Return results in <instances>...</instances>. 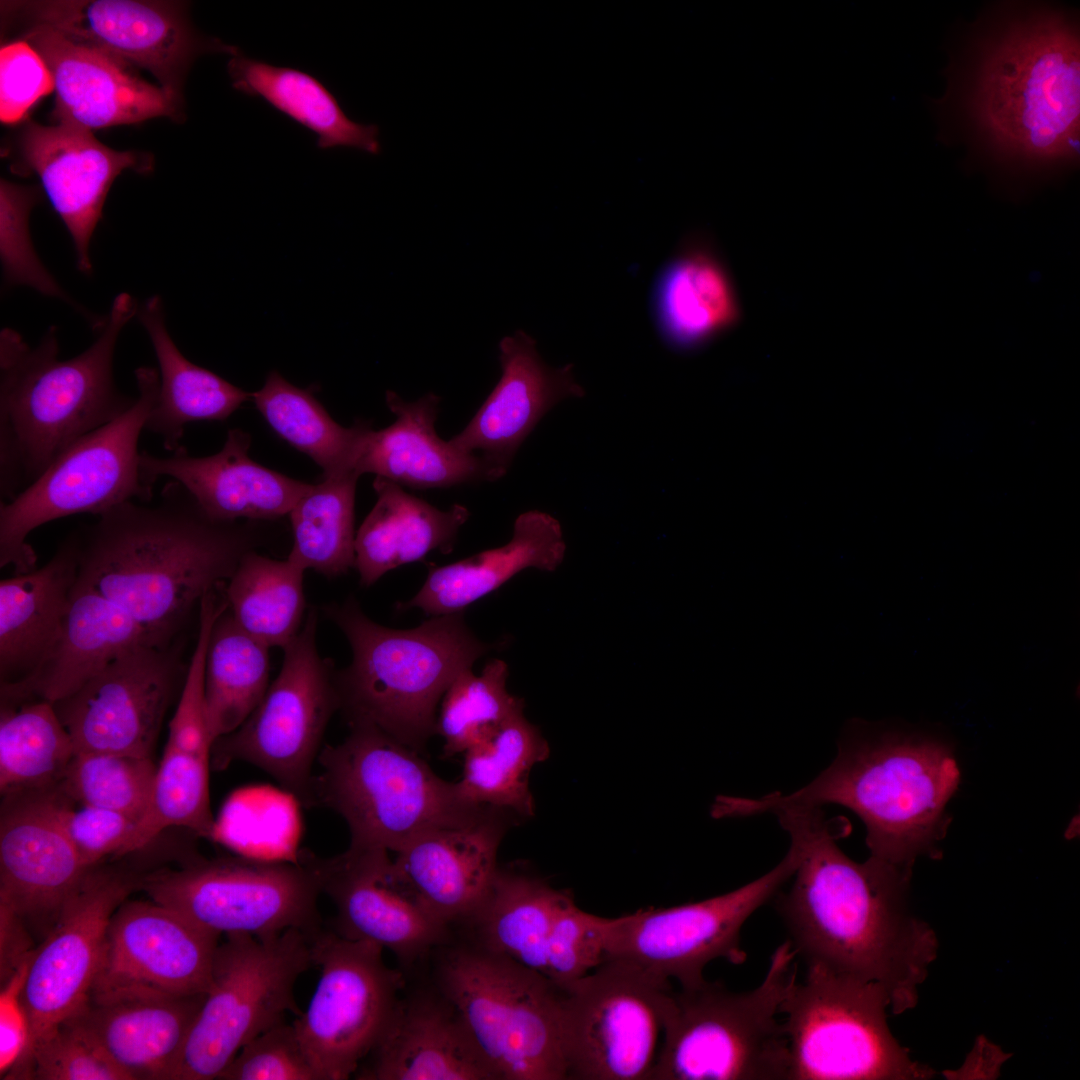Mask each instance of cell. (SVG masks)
<instances>
[{"mask_svg": "<svg viewBox=\"0 0 1080 1080\" xmlns=\"http://www.w3.org/2000/svg\"><path fill=\"white\" fill-rule=\"evenodd\" d=\"M772 813L797 856L791 886L774 897L796 954L807 966L880 984L895 1015L914 1008L938 939L909 908L912 871L849 858L837 844L842 827L821 807Z\"/></svg>", "mask_w": 1080, "mask_h": 1080, "instance_id": "1", "label": "cell"}, {"mask_svg": "<svg viewBox=\"0 0 1080 1080\" xmlns=\"http://www.w3.org/2000/svg\"><path fill=\"white\" fill-rule=\"evenodd\" d=\"M73 532L78 586L121 607L168 647L202 598L254 550L248 524L210 519L176 481L160 501H127Z\"/></svg>", "mask_w": 1080, "mask_h": 1080, "instance_id": "2", "label": "cell"}, {"mask_svg": "<svg viewBox=\"0 0 1080 1080\" xmlns=\"http://www.w3.org/2000/svg\"><path fill=\"white\" fill-rule=\"evenodd\" d=\"M138 305L120 293L79 355L58 359L51 327L35 348L11 329L0 337V494L12 500L65 449L124 414L135 402L113 378L120 332Z\"/></svg>", "mask_w": 1080, "mask_h": 1080, "instance_id": "3", "label": "cell"}, {"mask_svg": "<svg viewBox=\"0 0 1080 1080\" xmlns=\"http://www.w3.org/2000/svg\"><path fill=\"white\" fill-rule=\"evenodd\" d=\"M959 780L946 745L887 732L844 744L824 772L793 793L727 796L723 811L749 817L780 807L841 805L864 822L870 857L912 871L918 856H940L936 845L949 824L945 807Z\"/></svg>", "mask_w": 1080, "mask_h": 1080, "instance_id": "4", "label": "cell"}, {"mask_svg": "<svg viewBox=\"0 0 1080 1080\" xmlns=\"http://www.w3.org/2000/svg\"><path fill=\"white\" fill-rule=\"evenodd\" d=\"M969 102L981 131L1002 153L1036 162L1077 156L1076 29L1048 12L1005 23L982 47Z\"/></svg>", "mask_w": 1080, "mask_h": 1080, "instance_id": "5", "label": "cell"}, {"mask_svg": "<svg viewBox=\"0 0 1080 1080\" xmlns=\"http://www.w3.org/2000/svg\"><path fill=\"white\" fill-rule=\"evenodd\" d=\"M324 614L352 651L351 664L335 674L349 724H372L416 751L435 733L438 704L452 681L494 647L473 634L463 612L407 630L372 621L353 598L324 607Z\"/></svg>", "mask_w": 1080, "mask_h": 1080, "instance_id": "6", "label": "cell"}, {"mask_svg": "<svg viewBox=\"0 0 1080 1080\" xmlns=\"http://www.w3.org/2000/svg\"><path fill=\"white\" fill-rule=\"evenodd\" d=\"M417 752L372 724L350 723L341 743L319 753L311 807L344 819L349 846L394 853L421 834L483 813L488 806L468 802L457 782L437 776Z\"/></svg>", "mask_w": 1080, "mask_h": 1080, "instance_id": "7", "label": "cell"}, {"mask_svg": "<svg viewBox=\"0 0 1080 1080\" xmlns=\"http://www.w3.org/2000/svg\"><path fill=\"white\" fill-rule=\"evenodd\" d=\"M796 956L787 939L749 991L707 980L671 989L650 1080H788V1040L777 1015L797 977Z\"/></svg>", "mask_w": 1080, "mask_h": 1080, "instance_id": "8", "label": "cell"}, {"mask_svg": "<svg viewBox=\"0 0 1080 1080\" xmlns=\"http://www.w3.org/2000/svg\"><path fill=\"white\" fill-rule=\"evenodd\" d=\"M436 988L498 1080H566L560 990L545 975L476 945L439 960Z\"/></svg>", "mask_w": 1080, "mask_h": 1080, "instance_id": "9", "label": "cell"}, {"mask_svg": "<svg viewBox=\"0 0 1080 1080\" xmlns=\"http://www.w3.org/2000/svg\"><path fill=\"white\" fill-rule=\"evenodd\" d=\"M134 375L138 396L124 414L74 442L12 500L1 502V568L12 566L16 574L34 569L37 556L27 538L43 524L152 499L154 485L142 472L138 442L158 396L159 372L142 366Z\"/></svg>", "mask_w": 1080, "mask_h": 1080, "instance_id": "10", "label": "cell"}, {"mask_svg": "<svg viewBox=\"0 0 1080 1080\" xmlns=\"http://www.w3.org/2000/svg\"><path fill=\"white\" fill-rule=\"evenodd\" d=\"M890 1000L876 982L808 965L780 1006L788 1080H926L935 1071L911 1058L887 1023Z\"/></svg>", "mask_w": 1080, "mask_h": 1080, "instance_id": "11", "label": "cell"}, {"mask_svg": "<svg viewBox=\"0 0 1080 1080\" xmlns=\"http://www.w3.org/2000/svg\"><path fill=\"white\" fill-rule=\"evenodd\" d=\"M313 964L311 938L298 929L225 936L172 1080L218 1079L245 1044L298 1016L295 986Z\"/></svg>", "mask_w": 1080, "mask_h": 1080, "instance_id": "12", "label": "cell"}, {"mask_svg": "<svg viewBox=\"0 0 1080 1080\" xmlns=\"http://www.w3.org/2000/svg\"><path fill=\"white\" fill-rule=\"evenodd\" d=\"M140 890L221 937L265 939L290 929L322 930L318 878L301 858L288 861L194 856L141 876Z\"/></svg>", "mask_w": 1080, "mask_h": 1080, "instance_id": "13", "label": "cell"}, {"mask_svg": "<svg viewBox=\"0 0 1080 1080\" xmlns=\"http://www.w3.org/2000/svg\"><path fill=\"white\" fill-rule=\"evenodd\" d=\"M316 633L312 609L283 648L280 672L258 706L237 729L215 740L211 752L216 769L235 761L251 764L306 807L326 727L340 709L336 673L320 656Z\"/></svg>", "mask_w": 1080, "mask_h": 1080, "instance_id": "14", "label": "cell"}, {"mask_svg": "<svg viewBox=\"0 0 1080 1080\" xmlns=\"http://www.w3.org/2000/svg\"><path fill=\"white\" fill-rule=\"evenodd\" d=\"M671 989L617 959L559 988L567 1079L650 1080Z\"/></svg>", "mask_w": 1080, "mask_h": 1080, "instance_id": "15", "label": "cell"}, {"mask_svg": "<svg viewBox=\"0 0 1080 1080\" xmlns=\"http://www.w3.org/2000/svg\"><path fill=\"white\" fill-rule=\"evenodd\" d=\"M310 938L320 977L293 1025L319 1080H346L385 1035L405 978L376 944L323 929Z\"/></svg>", "mask_w": 1080, "mask_h": 1080, "instance_id": "16", "label": "cell"}, {"mask_svg": "<svg viewBox=\"0 0 1080 1080\" xmlns=\"http://www.w3.org/2000/svg\"><path fill=\"white\" fill-rule=\"evenodd\" d=\"M796 864V853L789 848L773 869L733 891L611 918L604 960L631 963L662 980H676L680 987L706 980L704 968L715 959L743 964L747 958L740 939L743 925L783 889Z\"/></svg>", "mask_w": 1080, "mask_h": 1080, "instance_id": "17", "label": "cell"}, {"mask_svg": "<svg viewBox=\"0 0 1080 1080\" xmlns=\"http://www.w3.org/2000/svg\"><path fill=\"white\" fill-rule=\"evenodd\" d=\"M1 7L150 72L161 87L180 97L200 55L232 56L239 51L200 35L191 25L187 3L179 1L42 0L2 2Z\"/></svg>", "mask_w": 1080, "mask_h": 1080, "instance_id": "18", "label": "cell"}, {"mask_svg": "<svg viewBox=\"0 0 1080 1080\" xmlns=\"http://www.w3.org/2000/svg\"><path fill=\"white\" fill-rule=\"evenodd\" d=\"M141 876L118 867H91L57 924L36 947L23 989L31 1031L28 1051L89 1000L111 918L140 888Z\"/></svg>", "mask_w": 1080, "mask_h": 1080, "instance_id": "19", "label": "cell"}, {"mask_svg": "<svg viewBox=\"0 0 1080 1080\" xmlns=\"http://www.w3.org/2000/svg\"><path fill=\"white\" fill-rule=\"evenodd\" d=\"M181 673L178 650L141 645L53 703L75 753L150 756Z\"/></svg>", "mask_w": 1080, "mask_h": 1080, "instance_id": "20", "label": "cell"}, {"mask_svg": "<svg viewBox=\"0 0 1080 1080\" xmlns=\"http://www.w3.org/2000/svg\"><path fill=\"white\" fill-rule=\"evenodd\" d=\"M220 936L150 901H125L113 914L89 999L204 994Z\"/></svg>", "mask_w": 1080, "mask_h": 1080, "instance_id": "21", "label": "cell"}, {"mask_svg": "<svg viewBox=\"0 0 1080 1080\" xmlns=\"http://www.w3.org/2000/svg\"><path fill=\"white\" fill-rule=\"evenodd\" d=\"M300 858L315 872L322 894L332 901L335 932L390 951L410 967L443 945L445 925L420 903L396 873L389 852L348 846L343 853L320 858L302 851Z\"/></svg>", "mask_w": 1080, "mask_h": 1080, "instance_id": "22", "label": "cell"}, {"mask_svg": "<svg viewBox=\"0 0 1080 1080\" xmlns=\"http://www.w3.org/2000/svg\"><path fill=\"white\" fill-rule=\"evenodd\" d=\"M56 787L2 795L0 906L43 939L91 867L56 819Z\"/></svg>", "mask_w": 1080, "mask_h": 1080, "instance_id": "23", "label": "cell"}, {"mask_svg": "<svg viewBox=\"0 0 1080 1080\" xmlns=\"http://www.w3.org/2000/svg\"><path fill=\"white\" fill-rule=\"evenodd\" d=\"M21 39L41 55L52 74L56 123L92 131L183 117L182 97L147 82L136 68L112 56L40 24L27 27Z\"/></svg>", "mask_w": 1080, "mask_h": 1080, "instance_id": "24", "label": "cell"}, {"mask_svg": "<svg viewBox=\"0 0 1080 1080\" xmlns=\"http://www.w3.org/2000/svg\"><path fill=\"white\" fill-rule=\"evenodd\" d=\"M20 147L71 236L78 269L90 273L89 246L112 183L125 169L150 170L149 158L114 150L91 130L62 123L29 122Z\"/></svg>", "mask_w": 1080, "mask_h": 1080, "instance_id": "25", "label": "cell"}, {"mask_svg": "<svg viewBox=\"0 0 1080 1080\" xmlns=\"http://www.w3.org/2000/svg\"><path fill=\"white\" fill-rule=\"evenodd\" d=\"M514 817L487 807L467 824L428 831L395 852L393 867L436 919L447 926L464 921L496 874L498 849Z\"/></svg>", "mask_w": 1080, "mask_h": 1080, "instance_id": "26", "label": "cell"}, {"mask_svg": "<svg viewBox=\"0 0 1080 1080\" xmlns=\"http://www.w3.org/2000/svg\"><path fill=\"white\" fill-rule=\"evenodd\" d=\"M501 377L467 426L449 442L465 453H477L508 471L518 449L556 404L582 398L574 367H551L536 341L523 330L499 342Z\"/></svg>", "mask_w": 1080, "mask_h": 1080, "instance_id": "27", "label": "cell"}, {"mask_svg": "<svg viewBox=\"0 0 1080 1080\" xmlns=\"http://www.w3.org/2000/svg\"><path fill=\"white\" fill-rule=\"evenodd\" d=\"M251 436L230 429L222 449L209 456L184 452L159 457L141 452L140 466L151 484L160 477L178 482L210 519L220 522L272 520L288 515L312 484L266 468L249 455Z\"/></svg>", "mask_w": 1080, "mask_h": 1080, "instance_id": "28", "label": "cell"}, {"mask_svg": "<svg viewBox=\"0 0 1080 1080\" xmlns=\"http://www.w3.org/2000/svg\"><path fill=\"white\" fill-rule=\"evenodd\" d=\"M363 1080H498L455 1007L434 991L401 997Z\"/></svg>", "mask_w": 1080, "mask_h": 1080, "instance_id": "29", "label": "cell"}, {"mask_svg": "<svg viewBox=\"0 0 1080 1080\" xmlns=\"http://www.w3.org/2000/svg\"><path fill=\"white\" fill-rule=\"evenodd\" d=\"M204 996L89 999L63 1023L92 1041L128 1080H172Z\"/></svg>", "mask_w": 1080, "mask_h": 1080, "instance_id": "30", "label": "cell"}, {"mask_svg": "<svg viewBox=\"0 0 1080 1080\" xmlns=\"http://www.w3.org/2000/svg\"><path fill=\"white\" fill-rule=\"evenodd\" d=\"M141 645L163 647L117 604L75 584L54 643L31 674L1 684V703L45 700L53 704Z\"/></svg>", "mask_w": 1080, "mask_h": 1080, "instance_id": "31", "label": "cell"}, {"mask_svg": "<svg viewBox=\"0 0 1080 1080\" xmlns=\"http://www.w3.org/2000/svg\"><path fill=\"white\" fill-rule=\"evenodd\" d=\"M385 400L396 420L366 435L355 469L417 489L446 488L481 480H497L507 472L492 460L465 453L435 430L440 397L429 392L413 402L388 390Z\"/></svg>", "mask_w": 1080, "mask_h": 1080, "instance_id": "32", "label": "cell"}, {"mask_svg": "<svg viewBox=\"0 0 1080 1080\" xmlns=\"http://www.w3.org/2000/svg\"><path fill=\"white\" fill-rule=\"evenodd\" d=\"M565 554L560 522L543 511H526L515 519L505 545L448 565L431 564L421 589L399 608H419L430 616L463 612L525 569L557 570Z\"/></svg>", "mask_w": 1080, "mask_h": 1080, "instance_id": "33", "label": "cell"}, {"mask_svg": "<svg viewBox=\"0 0 1080 1080\" xmlns=\"http://www.w3.org/2000/svg\"><path fill=\"white\" fill-rule=\"evenodd\" d=\"M73 533L42 567L0 582V680L31 674L54 643L77 580Z\"/></svg>", "mask_w": 1080, "mask_h": 1080, "instance_id": "34", "label": "cell"}, {"mask_svg": "<svg viewBox=\"0 0 1080 1080\" xmlns=\"http://www.w3.org/2000/svg\"><path fill=\"white\" fill-rule=\"evenodd\" d=\"M377 501L355 538V567L368 587L401 565L428 553L452 551L461 526L470 516L461 504L440 510L380 476L373 481Z\"/></svg>", "mask_w": 1080, "mask_h": 1080, "instance_id": "35", "label": "cell"}, {"mask_svg": "<svg viewBox=\"0 0 1080 1080\" xmlns=\"http://www.w3.org/2000/svg\"><path fill=\"white\" fill-rule=\"evenodd\" d=\"M159 366L160 386L145 430L159 435L164 448L184 452V426L195 421H222L244 402L248 393L217 374L189 361L166 327L162 300L150 297L137 312Z\"/></svg>", "mask_w": 1080, "mask_h": 1080, "instance_id": "36", "label": "cell"}, {"mask_svg": "<svg viewBox=\"0 0 1080 1080\" xmlns=\"http://www.w3.org/2000/svg\"><path fill=\"white\" fill-rule=\"evenodd\" d=\"M705 244L689 241L657 282V323L666 342L674 348L701 346L735 326L740 318L731 277Z\"/></svg>", "mask_w": 1080, "mask_h": 1080, "instance_id": "37", "label": "cell"}, {"mask_svg": "<svg viewBox=\"0 0 1080 1080\" xmlns=\"http://www.w3.org/2000/svg\"><path fill=\"white\" fill-rule=\"evenodd\" d=\"M573 898L543 878L517 867L498 866L481 902L463 921L474 945L546 976V945L560 909Z\"/></svg>", "mask_w": 1080, "mask_h": 1080, "instance_id": "38", "label": "cell"}, {"mask_svg": "<svg viewBox=\"0 0 1080 1080\" xmlns=\"http://www.w3.org/2000/svg\"><path fill=\"white\" fill-rule=\"evenodd\" d=\"M234 89L259 97L313 132L320 149L338 146L380 153L379 129L353 121L336 97L313 75L253 59L241 51L227 65Z\"/></svg>", "mask_w": 1080, "mask_h": 1080, "instance_id": "39", "label": "cell"}, {"mask_svg": "<svg viewBox=\"0 0 1080 1080\" xmlns=\"http://www.w3.org/2000/svg\"><path fill=\"white\" fill-rule=\"evenodd\" d=\"M550 755L540 730L523 711L504 721L489 737L464 754L461 795L470 803L532 817L535 805L529 788L532 768Z\"/></svg>", "mask_w": 1080, "mask_h": 1080, "instance_id": "40", "label": "cell"}, {"mask_svg": "<svg viewBox=\"0 0 1080 1080\" xmlns=\"http://www.w3.org/2000/svg\"><path fill=\"white\" fill-rule=\"evenodd\" d=\"M252 400L273 431L319 465L323 477L356 471L370 423L341 426L310 390L296 387L277 371L268 374Z\"/></svg>", "mask_w": 1080, "mask_h": 1080, "instance_id": "41", "label": "cell"}, {"mask_svg": "<svg viewBox=\"0 0 1080 1080\" xmlns=\"http://www.w3.org/2000/svg\"><path fill=\"white\" fill-rule=\"evenodd\" d=\"M305 568L291 557L276 560L247 552L228 579L225 600L236 623L268 646L282 649L303 625Z\"/></svg>", "mask_w": 1080, "mask_h": 1080, "instance_id": "42", "label": "cell"}, {"mask_svg": "<svg viewBox=\"0 0 1080 1080\" xmlns=\"http://www.w3.org/2000/svg\"><path fill=\"white\" fill-rule=\"evenodd\" d=\"M269 647L244 631L228 607L214 622L205 664V700L211 736L237 729L269 687Z\"/></svg>", "mask_w": 1080, "mask_h": 1080, "instance_id": "43", "label": "cell"}, {"mask_svg": "<svg viewBox=\"0 0 1080 1080\" xmlns=\"http://www.w3.org/2000/svg\"><path fill=\"white\" fill-rule=\"evenodd\" d=\"M74 755L71 737L52 703H1V795L59 786Z\"/></svg>", "mask_w": 1080, "mask_h": 1080, "instance_id": "44", "label": "cell"}, {"mask_svg": "<svg viewBox=\"0 0 1080 1080\" xmlns=\"http://www.w3.org/2000/svg\"><path fill=\"white\" fill-rule=\"evenodd\" d=\"M359 477L355 470L323 477L289 512L293 545L288 556L305 570L335 577L355 567L354 504Z\"/></svg>", "mask_w": 1080, "mask_h": 1080, "instance_id": "45", "label": "cell"}, {"mask_svg": "<svg viewBox=\"0 0 1080 1080\" xmlns=\"http://www.w3.org/2000/svg\"><path fill=\"white\" fill-rule=\"evenodd\" d=\"M507 678L506 662L493 659L480 675L468 668L452 681L441 699L435 727L444 741L445 758L463 755L523 711L524 701L508 692Z\"/></svg>", "mask_w": 1080, "mask_h": 1080, "instance_id": "46", "label": "cell"}, {"mask_svg": "<svg viewBox=\"0 0 1080 1080\" xmlns=\"http://www.w3.org/2000/svg\"><path fill=\"white\" fill-rule=\"evenodd\" d=\"M211 759L165 746L150 802L137 823L135 851L142 850L170 827L186 828L214 838L216 825L209 799Z\"/></svg>", "mask_w": 1080, "mask_h": 1080, "instance_id": "47", "label": "cell"}, {"mask_svg": "<svg viewBox=\"0 0 1080 1080\" xmlns=\"http://www.w3.org/2000/svg\"><path fill=\"white\" fill-rule=\"evenodd\" d=\"M156 771L150 756L75 753L58 787L80 805L139 821L148 808Z\"/></svg>", "mask_w": 1080, "mask_h": 1080, "instance_id": "48", "label": "cell"}, {"mask_svg": "<svg viewBox=\"0 0 1080 1080\" xmlns=\"http://www.w3.org/2000/svg\"><path fill=\"white\" fill-rule=\"evenodd\" d=\"M37 195L5 179L0 184V257L7 285L32 288L75 306L39 259L31 240L29 214Z\"/></svg>", "mask_w": 1080, "mask_h": 1080, "instance_id": "49", "label": "cell"}, {"mask_svg": "<svg viewBox=\"0 0 1080 1080\" xmlns=\"http://www.w3.org/2000/svg\"><path fill=\"white\" fill-rule=\"evenodd\" d=\"M9 1076L39 1080H128L92 1041L66 1023L35 1041Z\"/></svg>", "mask_w": 1080, "mask_h": 1080, "instance_id": "50", "label": "cell"}, {"mask_svg": "<svg viewBox=\"0 0 1080 1080\" xmlns=\"http://www.w3.org/2000/svg\"><path fill=\"white\" fill-rule=\"evenodd\" d=\"M611 918L582 910L571 898L558 912L546 945V977L564 987L589 974L605 959Z\"/></svg>", "mask_w": 1080, "mask_h": 1080, "instance_id": "51", "label": "cell"}, {"mask_svg": "<svg viewBox=\"0 0 1080 1080\" xmlns=\"http://www.w3.org/2000/svg\"><path fill=\"white\" fill-rule=\"evenodd\" d=\"M57 821L85 864H100L109 856L135 852L138 821L124 814L93 806L73 808V801L57 786L53 793Z\"/></svg>", "mask_w": 1080, "mask_h": 1080, "instance_id": "52", "label": "cell"}, {"mask_svg": "<svg viewBox=\"0 0 1080 1080\" xmlns=\"http://www.w3.org/2000/svg\"><path fill=\"white\" fill-rule=\"evenodd\" d=\"M221 1080H319L292 1024L262 1032L235 1055Z\"/></svg>", "mask_w": 1080, "mask_h": 1080, "instance_id": "53", "label": "cell"}, {"mask_svg": "<svg viewBox=\"0 0 1080 1080\" xmlns=\"http://www.w3.org/2000/svg\"><path fill=\"white\" fill-rule=\"evenodd\" d=\"M54 91L52 74L41 55L25 40L6 43L0 51V118L20 121L43 96Z\"/></svg>", "mask_w": 1080, "mask_h": 1080, "instance_id": "54", "label": "cell"}, {"mask_svg": "<svg viewBox=\"0 0 1080 1080\" xmlns=\"http://www.w3.org/2000/svg\"><path fill=\"white\" fill-rule=\"evenodd\" d=\"M34 954V953H33ZM33 954L1 983L0 992V1074L9 1076L24 1059L31 1040L30 1024L23 1002V989Z\"/></svg>", "mask_w": 1080, "mask_h": 1080, "instance_id": "55", "label": "cell"}, {"mask_svg": "<svg viewBox=\"0 0 1080 1080\" xmlns=\"http://www.w3.org/2000/svg\"><path fill=\"white\" fill-rule=\"evenodd\" d=\"M1 983L8 979L35 951L31 933L11 911L0 906Z\"/></svg>", "mask_w": 1080, "mask_h": 1080, "instance_id": "56", "label": "cell"}]
</instances>
